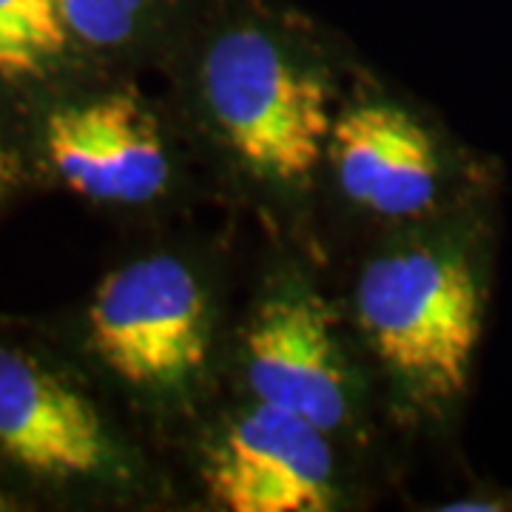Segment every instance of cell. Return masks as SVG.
Masks as SVG:
<instances>
[{"mask_svg":"<svg viewBox=\"0 0 512 512\" xmlns=\"http://www.w3.org/2000/svg\"><path fill=\"white\" fill-rule=\"evenodd\" d=\"M373 350L424 402L458 399L473 370L484 288L464 248L419 245L373 259L356 288Z\"/></svg>","mask_w":512,"mask_h":512,"instance_id":"1","label":"cell"},{"mask_svg":"<svg viewBox=\"0 0 512 512\" xmlns=\"http://www.w3.org/2000/svg\"><path fill=\"white\" fill-rule=\"evenodd\" d=\"M202 92L228 146L256 174L311 177L333 134L328 89L259 29L222 35L202 63Z\"/></svg>","mask_w":512,"mask_h":512,"instance_id":"2","label":"cell"},{"mask_svg":"<svg viewBox=\"0 0 512 512\" xmlns=\"http://www.w3.org/2000/svg\"><path fill=\"white\" fill-rule=\"evenodd\" d=\"M89 333L94 353L128 384H180L208 353L205 293L183 262L148 256L103 279Z\"/></svg>","mask_w":512,"mask_h":512,"instance_id":"3","label":"cell"},{"mask_svg":"<svg viewBox=\"0 0 512 512\" xmlns=\"http://www.w3.org/2000/svg\"><path fill=\"white\" fill-rule=\"evenodd\" d=\"M205 487L231 512H325L333 453L311 421L256 404L211 447Z\"/></svg>","mask_w":512,"mask_h":512,"instance_id":"4","label":"cell"},{"mask_svg":"<svg viewBox=\"0 0 512 512\" xmlns=\"http://www.w3.org/2000/svg\"><path fill=\"white\" fill-rule=\"evenodd\" d=\"M245 376L256 402L333 430L348 416L333 313L308 293L268 299L245 336Z\"/></svg>","mask_w":512,"mask_h":512,"instance_id":"5","label":"cell"},{"mask_svg":"<svg viewBox=\"0 0 512 512\" xmlns=\"http://www.w3.org/2000/svg\"><path fill=\"white\" fill-rule=\"evenodd\" d=\"M49 163L72 191L103 202L154 200L168 183L157 120L131 94H109L46 120Z\"/></svg>","mask_w":512,"mask_h":512,"instance_id":"6","label":"cell"},{"mask_svg":"<svg viewBox=\"0 0 512 512\" xmlns=\"http://www.w3.org/2000/svg\"><path fill=\"white\" fill-rule=\"evenodd\" d=\"M330 154L342 191L382 217L433 208L441 165L430 134L402 109L365 103L333 123Z\"/></svg>","mask_w":512,"mask_h":512,"instance_id":"7","label":"cell"},{"mask_svg":"<svg viewBox=\"0 0 512 512\" xmlns=\"http://www.w3.org/2000/svg\"><path fill=\"white\" fill-rule=\"evenodd\" d=\"M0 447L40 476H86L106 461L97 410L15 350H0Z\"/></svg>","mask_w":512,"mask_h":512,"instance_id":"8","label":"cell"},{"mask_svg":"<svg viewBox=\"0 0 512 512\" xmlns=\"http://www.w3.org/2000/svg\"><path fill=\"white\" fill-rule=\"evenodd\" d=\"M66 29L92 46L123 43L146 6V0H52Z\"/></svg>","mask_w":512,"mask_h":512,"instance_id":"9","label":"cell"},{"mask_svg":"<svg viewBox=\"0 0 512 512\" xmlns=\"http://www.w3.org/2000/svg\"><path fill=\"white\" fill-rule=\"evenodd\" d=\"M40 60L43 55L0 15V74H32L40 69Z\"/></svg>","mask_w":512,"mask_h":512,"instance_id":"10","label":"cell"},{"mask_svg":"<svg viewBox=\"0 0 512 512\" xmlns=\"http://www.w3.org/2000/svg\"><path fill=\"white\" fill-rule=\"evenodd\" d=\"M12 183H15V157H12V151L6 146V137L0 131V197L9 191Z\"/></svg>","mask_w":512,"mask_h":512,"instance_id":"11","label":"cell"}]
</instances>
